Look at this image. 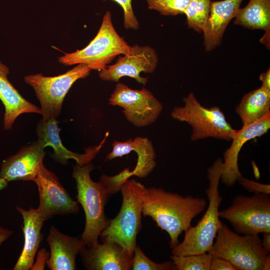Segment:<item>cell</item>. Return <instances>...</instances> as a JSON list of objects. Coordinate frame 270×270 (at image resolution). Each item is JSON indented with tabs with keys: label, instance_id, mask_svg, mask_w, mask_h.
<instances>
[{
	"label": "cell",
	"instance_id": "cell-28",
	"mask_svg": "<svg viewBox=\"0 0 270 270\" xmlns=\"http://www.w3.org/2000/svg\"><path fill=\"white\" fill-rule=\"evenodd\" d=\"M122 8L124 12V26L126 29L137 30L139 28L138 20L133 11L132 0H112Z\"/></svg>",
	"mask_w": 270,
	"mask_h": 270
},
{
	"label": "cell",
	"instance_id": "cell-20",
	"mask_svg": "<svg viewBox=\"0 0 270 270\" xmlns=\"http://www.w3.org/2000/svg\"><path fill=\"white\" fill-rule=\"evenodd\" d=\"M16 209L23 218L22 228L24 242L22 250L13 270H28L34 263L35 256L43 239L41 230L44 221L37 208L30 207L26 210L16 206Z\"/></svg>",
	"mask_w": 270,
	"mask_h": 270
},
{
	"label": "cell",
	"instance_id": "cell-12",
	"mask_svg": "<svg viewBox=\"0 0 270 270\" xmlns=\"http://www.w3.org/2000/svg\"><path fill=\"white\" fill-rule=\"evenodd\" d=\"M158 64L156 50L149 46H130L129 52L120 56L116 62L100 70V78L105 81L118 82L123 76H129L145 85L148 78L140 76L142 72H153Z\"/></svg>",
	"mask_w": 270,
	"mask_h": 270
},
{
	"label": "cell",
	"instance_id": "cell-11",
	"mask_svg": "<svg viewBox=\"0 0 270 270\" xmlns=\"http://www.w3.org/2000/svg\"><path fill=\"white\" fill-rule=\"evenodd\" d=\"M32 181L38 186L40 204L37 209L44 221L55 215L79 212L78 202L72 200L58 176L48 170L43 162L40 164L38 172Z\"/></svg>",
	"mask_w": 270,
	"mask_h": 270
},
{
	"label": "cell",
	"instance_id": "cell-21",
	"mask_svg": "<svg viewBox=\"0 0 270 270\" xmlns=\"http://www.w3.org/2000/svg\"><path fill=\"white\" fill-rule=\"evenodd\" d=\"M8 68L0 61V100L5 108L4 126L10 130L16 119L24 113L42 114L40 108L24 98L8 78Z\"/></svg>",
	"mask_w": 270,
	"mask_h": 270
},
{
	"label": "cell",
	"instance_id": "cell-13",
	"mask_svg": "<svg viewBox=\"0 0 270 270\" xmlns=\"http://www.w3.org/2000/svg\"><path fill=\"white\" fill-rule=\"evenodd\" d=\"M270 128V114L250 124L243 125L240 130H236L230 146L224 153L220 178L224 184L228 186H232L242 176L238 166V158L244 144L264 135Z\"/></svg>",
	"mask_w": 270,
	"mask_h": 270
},
{
	"label": "cell",
	"instance_id": "cell-29",
	"mask_svg": "<svg viewBox=\"0 0 270 270\" xmlns=\"http://www.w3.org/2000/svg\"><path fill=\"white\" fill-rule=\"evenodd\" d=\"M244 189L250 192L262 193L269 194H270V185L269 184H261L240 176L237 180Z\"/></svg>",
	"mask_w": 270,
	"mask_h": 270
},
{
	"label": "cell",
	"instance_id": "cell-17",
	"mask_svg": "<svg viewBox=\"0 0 270 270\" xmlns=\"http://www.w3.org/2000/svg\"><path fill=\"white\" fill-rule=\"evenodd\" d=\"M243 0H223L211 2L209 16L203 30L204 44L206 51L220 46L226 30L234 18Z\"/></svg>",
	"mask_w": 270,
	"mask_h": 270
},
{
	"label": "cell",
	"instance_id": "cell-22",
	"mask_svg": "<svg viewBox=\"0 0 270 270\" xmlns=\"http://www.w3.org/2000/svg\"><path fill=\"white\" fill-rule=\"evenodd\" d=\"M243 125L250 124L270 114V90L262 86L242 97L236 108Z\"/></svg>",
	"mask_w": 270,
	"mask_h": 270
},
{
	"label": "cell",
	"instance_id": "cell-18",
	"mask_svg": "<svg viewBox=\"0 0 270 270\" xmlns=\"http://www.w3.org/2000/svg\"><path fill=\"white\" fill-rule=\"evenodd\" d=\"M131 152L136 154L138 160L134 169L130 171V176H134L140 178L147 176L156 164L154 148L152 142L147 138L137 136L123 142L114 140L112 143V150L106 158L112 160Z\"/></svg>",
	"mask_w": 270,
	"mask_h": 270
},
{
	"label": "cell",
	"instance_id": "cell-7",
	"mask_svg": "<svg viewBox=\"0 0 270 270\" xmlns=\"http://www.w3.org/2000/svg\"><path fill=\"white\" fill-rule=\"evenodd\" d=\"M183 106H175L170 112L176 120L190 126L192 141L214 138L231 140L236 130L226 120L224 112L216 106L210 108L202 106L193 92L184 98Z\"/></svg>",
	"mask_w": 270,
	"mask_h": 270
},
{
	"label": "cell",
	"instance_id": "cell-10",
	"mask_svg": "<svg viewBox=\"0 0 270 270\" xmlns=\"http://www.w3.org/2000/svg\"><path fill=\"white\" fill-rule=\"evenodd\" d=\"M108 102L122 108L126 120L139 128L155 122L163 109L162 104L148 90H134L122 82L116 84Z\"/></svg>",
	"mask_w": 270,
	"mask_h": 270
},
{
	"label": "cell",
	"instance_id": "cell-5",
	"mask_svg": "<svg viewBox=\"0 0 270 270\" xmlns=\"http://www.w3.org/2000/svg\"><path fill=\"white\" fill-rule=\"evenodd\" d=\"M130 46L116 32L112 14L107 11L96 36L90 44L82 50L65 54L58 58V62L64 66L84 64L91 70L100 71L116 56L127 54Z\"/></svg>",
	"mask_w": 270,
	"mask_h": 270
},
{
	"label": "cell",
	"instance_id": "cell-2",
	"mask_svg": "<svg viewBox=\"0 0 270 270\" xmlns=\"http://www.w3.org/2000/svg\"><path fill=\"white\" fill-rule=\"evenodd\" d=\"M206 206V200L202 198L183 196L160 188H144L142 214L150 217L168 233L172 249L179 243L180 235L192 226V220Z\"/></svg>",
	"mask_w": 270,
	"mask_h": 270
},
{
	"label": "cell",
	"instance_id": "cell-23",
	"mask_svg": "<svg viewBox=\"0 0 270 270\" xmlns=\"http://www.w3.org/2000/svg\"><path fill=\"white\" fill-rule=\"evenodd\" d=\"M234 24L244 28L262 30L270 36V0H250L244 8H240Z\"/></svg>",
	"mask_w": 270,
	"mask_h": 270
},
{
	"label": "cell",
	"instance_id": "cell-4",
	"mask_svg": "<svg viewBox=\"0 0 270 270\" xmlns=\"http://www.w3.org/2000/svg\"><path fill=\"white\" fill-rule=\"evenodd\" d=\"M144 187L134 179L124 181L120 189L122 197L120 210L100 235L102 241L112 240L118 243L132 256L141 228Z\"/></svg>",
	"mask_w": 270,
	"mask_h": 270
},
{
	"label": "cell",
	"instance_id": "cell-16",
	"mask_svg": "<svg viewBox=\"0 0 270 270\" xmlns=\"http://www.w3.org/2000/svg\"><path fill=\"white\" fill-rule=\"evenodd\" d=\"M46 240L50 254L46 264L50 270H76V257L86 248L81 238L64 234L52 226Z\"/></svg>",
	"mask_w": 270,
	"mask_h": 270
},
{
	"label": "cell",
	"instance_id": "cell-25",
	"mask_svg": "<svg viewBox=\"0 0 270 270\" xmlns=\"http://www.w3.org/2000/svg\"><path fill=\"white\" fill-rule=\"evenodd\" d=\"M176 270H210L212 256L208 252L170 256Z\"/></svg>",
	"mask_w": 270,
	"mask_h": 270
},
{
	"label": "cell",
	"instance_id": "cell-9",
	"mask_svg": "<svg viewBox=\"0 0 270 270\" xmlns=\"http://www.w3.org/2000/svg\"><path fill=\"white\" fill-rule=\"evenodd\" d=\"M268 195L256 193L251 196H236L231 206L219 212V216L227 220L238 234L256 235L270 232Z\"/></svg>",
	"mask_w": 270,
	"mask_h": 270
},
{
	"label": "cell",
	"instance_id": "cell-33",
	"mask_svg": "<svg viewBox=\"0 0 270 270\" xmlns=\"http://www.w3.org/2000/svg\"><path fill=\"white\" fill-rule=\"evenodd\" d=\"M13 231L0 226V246L6 241L12 234Z\"/></svg>",
	"mask_w": 270,
	"mask_h": 270
},
{
	"label": "cell",
	"instance_id": "cell-34",
	"mask_svg": "<svg viewBox=\"0 0 270 270\" xmlns=\"http://www.w3.org/2000/svg\"><path fill=\"white\" fill-rule=\"evenodd\" d=\"M263 234L262 244L263 247L268 252H270V232Z\"/></svg>",
	"mask_w": 270,
	"mask_h": 270
},
{
	"label": "cell",
	"instance_id": "cell-14",
	"mask_svg": "<svg viewBox=\"0 0 270 270\" xmlns=\"http://www.w3.org/2000/svg\"><path fill=\"white\" fill-rule=\"evenodd\" d=\"M44 149L38 140L22 148L16 154L2 161L0 176L8 182L33 180L43 162Z\"/></svg>",
	"mask_w": 270,
	"mask_h": 270
},
{
	"label": "cell",
	"instance_id": "cell-6",
	"mask_svg": "<svg viewBox=\"0 0 270 270\" xmlns=\"http://www.w3.org/2000/svg\"><path fill=\"white\" fill-rule=\"evenodd\" d=\"M214 240L208 252L212 256L226 259L236 270H263L270 252L258 234L240 236L222 223Z\"/></svg>",
	"mask_w": 270,
	"mask_h": 270
},
{
	"label": "cell",
	"instance_id": "cell-19",
	"mask_svg": "<svg viewBox=\"0 0 270 270\" xmlns=\"http://www.w3.org/2000/svg\"><path fill=\"white\" fill-rule=\"evenodd\" d=\"M60 131L56 120H44L42 118L36 127L37 140L44 148L48 146L52 147L54 156L62 164H66L68 160L73 159L77 164L84 165L90 162L100 148V146L88 148L82 154L69 150L62 144Z\"/></svg>",
	"mask_w": 270,
	"mask_h": 270
},
{
	"label": "cell",
	"instance_id": "cell-1",
	"mask_svg": "<svg viewBox=\"0 0 270 270\" xmlns=\"http://www.w3.org/2000/svg\"><path fill=\"white\" fill-rule=\"evenodd\" d=\"M94 168L90 162L76 164L72 174L76 184L77 202L85 214L86 224L80 238L87 248L98 243L100 233L108 226L110 220L105 214L104 206L110 196L120 190L124 182L120 172L114 176L103 174L100 182H94L90 176Z\"/></svg>",
	"mask_w": 270,
	"mask_h": 270
},
{
	"label": "cell",
	"instance_id": "cell-32",
	"mask_svg": "<svg viewBox=\"0 0 270 270\" xmlns=\"http://www.w3.org/2000/svg\"><path fill=\"white\" fill-rule=\"evenodd\" d=\"M260 80L262 82L263 87L270 90V68L264 72L260 74Z\"/></svg>",
	"mask_w": 270,
	"mask_h": 270
},
{
	"label": "cell",
	"instance_id": "cell-24",
	"mask_svg": "<svg viewBox=\"0 0 270 270\" xmlns=\"http://www.w3.org/2000/svg\"><path fill=\"white\" fill-rule=\"evenodd\" d=\"M210 0H190L184 14L188 27L198 32L204 30L210 14Z\"/></svg>",
	"mask_w": 270,
	"mask_h": 270
},
{
	"label": "cell",
	"instance_id": "cell-3",
	"mask_svg": "<svg viewBox=\"0 0 270 270\" xmlns=\"http://www.w3.org/2000/svg\"><path fill=\"white\" fill-rule=\"evenodd\" d=\"M222 170V160L217 159L208 168V186L206 190L208 207L197 224L184 231L183 241L172 248L175 256H186L208 252L212 248L222 222L220 220L218 208L222 198L218 190Z\"/></svg>",
	"mask_w": 270,
	"mask_h": 270
},
{
	"label": "cell",
	"instance_id": "cell-35",
	"mask_svg": "<svg viewBox=\"0 0 270 270\" xmlns=\"http://www.w3.org/2000/svg\"><path fill=\"white\" fill-rule=\"evenodd\" d=\"M8 182L4 178L0 176V191L7 187Z\"/></svg>",
	"mask_w": 270,
	"mask_h": 270
},
{
	"label": "cell",
	"instance_id": "cell-27",
	"mask_svg": "<svg viewBox=\"0 0 270 270\" xmlns=\"http://www.w3.org/2000/svg\"><path fill=\"white\" fill-rule=\"evenodd\" d=\"M190 0H146L150 10L158 11L164 16L184 14Z\"/></svg>",
	"mask_w": 270,
	"mask_h": 270
},
{
	"label": "cell",
	"instance_id": "cell-15",
	"mask_svg": "<svg viewBox=\"0 0 270 270\" xmlns=\"http://www.w3.org/2000/svg\"><path fill=\"white\" fill-rule=\"evenodd\" d=\"M102 242L86 247L80 254L82 262L86 270H132L133 256L114 241L106 240Z\"/></svg>",
	"mask_w": 270,
	"mask_h": 270
},
{
	"label": "cell",
	"instance_id": "cell-36",
	"mask_svg": "<svg viewBox=\"0 0 270 270\" xmlns=\"http://www.w3.org/2000/svg\"><path fill=\"white\" fill-rule=\"evenodd\" d=\"M270 269V254H268V255L266 258L263 270H269Z\"/></svg>",
	"mask_w": 270,
	"mask_h": 270
},
{
	"label": "cell",
	"instance_id": "cell-31",
	"mask_svg": "<svg viewBox=\"0 0 270 270\" xmlns=\"http://www.w3.org/2000/svg\"><path fill=\"white\" fill-rule=\"evenodd\" d=\"M48 254L45 248L40 250L38 254L36 262L33 264L30 270H44L48 258Z\"/></svg>",
	"mask_w": 270,
	"mask_h": 270
},
{
	"label": "cell",
	"instance_id": "cell-8",
	"mask_svg": "<svg viewBox=\"0 0 270 270\" xmlns=\"http://www.w3.org/2000/svg\"><path fill=\"white\" fill-rule=\"evenodd\" d=\"M90 68L84 64H78L66 72L54 76L41 74L26 76V82L34 90L40 104L42 119L56 120L63 100L72 85L78 79L89 76Z\"/></svg>",
	"mask_w": 270,
	"mask_h": 270
},
{
	"label": "cell",
	"instance_id": "cell-30",
	"mask_svg": "<svg viewBox=\"0 0 270 270\" xmlns=\"http://www.w3.org/2000/svg\"><path fill=\"white\" fill-rule=\"evenodd\" d=\"M210 270H236L228 260L222 258L212 256Z\"/></svg>",
	"mask_w": 270,
	"mask_h": 270
},
{
	"label": "cell",
	"instance_id": "cell-26",
	"mask_svg": "<svg viewBox=\"0 0 270 270\" xmlns=\"http://www.w3.org/2000/svg\"><path fill=\"white\" fill-rule=\"evenodd\" d=\"M132 270H174L175 266L172 260L162 263L156 262L148 258L140 246H136L134 252Z\"/></svg>",
	"mask_w": 270,
	"mask_h": 270
}]
</instances>
